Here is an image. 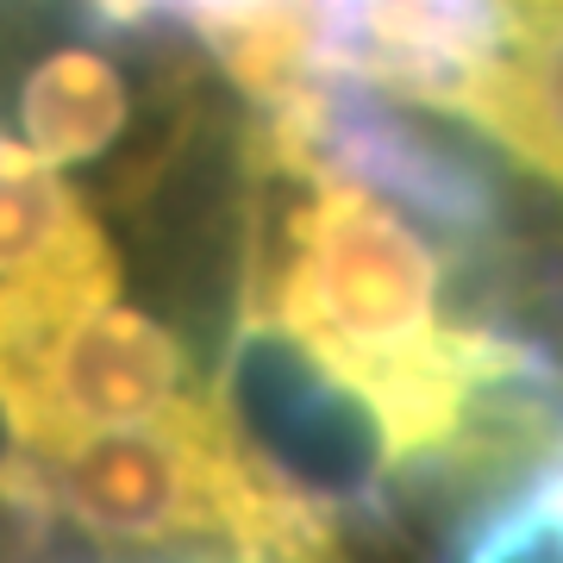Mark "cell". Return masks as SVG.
Returning a JSON list of instances; mask_svg holds the SVG:
<instances>
[{
  "label": "cell",
  "mask_w": 563,
  "mask_h": 563,
  "mask_svg": "<svg viewBox=\"0 0 563 563\" xmlns=\"http://www.w3.org/2000/svg\"><path fill=\"white\" fill-rule=\"evenodd\" d=\"M507 0H295L301 76L451 120L501 57Z\"/></svg>",
  "instance_id": "cell-1"
},
{
  "label": "cell",
  "mask_w": 563,
  "mask_h": 563,
  "mask_svg": "<svg viewBox=\"0 0 563 563\" xmlns=\"http://www.w3.org/2000/svg\"><path fill=\"white\" fill-rule=\"evenodd\" d=\"M201 51H181L176 38L144 44V69L88 38H63L44 57L25 63L13 120L20 144L51 169H95L107 157H125L144 139V125L163 113Z\"/></svg>",
  "instance_id": "cell-2"
},
{
  "label": "cell",
  "mask_w": 563,
  "mask_h": 563,
  "mask_svg": "<svg viewBox=\"0 0 563 563\" xmlns=\"http://www.w3.org/2000/svg\"><path fill=\"white\" fill-rule=\"evenodd\" d=\"M76 7L107 32H132V38L181 32L207 44L213 69L251 107L301 76L295 0H76Z\"/></svg>",
  "instance_id": "cell-3"
},
{
  "label": "cell",
  "mask_w": 563,
  "mask_h": 563,
  "mask_svg": "<svg viewBox=\"0 0 563 563\" xmlns=\"http://www.w3.org/2000/svg\"><path fill=\"white\" fill-rule=\"evenodd\" d=\"M57 269H120L101 213L0 132V288Z\"/></svg>",
  "instance_id": "cell-4"
},
{
  "label": "cell",
  "mask_w": 563,
  "mask_h": 563,
  "mask_svg": "<svg viewBox=\"0 0 563 563\" xmlns=\"http://www.w3.org/2000/svg\"><path fill=\"white\" fill-rule=\"evenodd\" d=\"M463 563H563V439L520 483V495L483 526Z\"/></svg>",
  "instance_id": "cell-5"
},
{
  "label": "cell",
  "mask_w": 563,
  "mask_h": 563,
  "mask_svg": "<svg viewBox=\"0 0 563 563\" xmlns=\"http://www.w3.org/2000/svg\"><path fill=\"white\" fill-rule=\"evenodd\" d=\"M157 563H220V558H157Z\"/></svg>",
  "instance_id": "cell-6"
}]
</instances>
